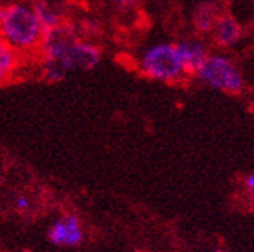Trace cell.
I'll return each instance as SVG.
<instances>
[{"label": "cell", "mask_w": 254, "mask_h": 252, "mask_svg": "<svg viewBox=\"0 0 254 252\" xmlns=\"http://www.w3.org/2000/svg\"><path fill=\"white\" fill-rule=\"evenodd\" d=\"M12 204H14L16 210L22 212V213H27L31 210L33 207V203H31V200L27 197V195H17L14 198V201H12Z\"/></svg>", "instance_id": "obj_12"}, {"label": "cell", "mask_w": 254, "mask_h": 252, "mask_svg": "<svg viewBox=\"0 0 254 252\" xmlns=\"http://www.w3.org/2000/svg\"><path fill=\"white\" fill-rule=\"evenodd\" d=\"M214 252H225V251H222V249H217V251H214Z\"/></svg>", "instance_id": "obj_16"}, {"label": "cell", "mask_w": 254, "mask_h": 252, "mask_svg": "<svg viewBox=\"0 0 254 252\" xmlns=\"http://www.w3.org/2000/svg\"><path fill=\"white\" fill-rule=\"evenodd\" d=\"M44 34L33 2L8 0L0 6V41L16 50L22 57L39 53Z\"/></svg>", "instance_id": "obj_2"}, {"label": "cell", "mask_w": 254, "mask_h": 252, "mask_svg": "<svg viewBox=\"0 0 254 252\" xmlns=\"http://www.w3.org/2000/svg\"><path fill=\"white\" fill-rule=\"evenodd\" d=\"M33 8L44 33L59 28L65 23V8L59 0H33Z\"/></svg>", "instance_id": "obj_8"}, {"label": "cell", "mask_w": 254, "mask_h": 252, "mask_svg": "<svg viewBox=\"0 0 254 252\" xmlns=\"http://www.w3.org/2000/svg\"><path fill=\"white\" fill-rule=\"evenodd\" d=\"M22 60L23 57L16 50L0 41V87L11 82L17 76L22 67Z\"/></svg>", "instance_id": "obj_10"}, {"label": "cell", "mask_w": 254, "mask_h": 252, "mask_svg": "<svg viewBox=\"0 0 254 252\" xmlns=\"http://www.w3.org/2000/svg\"><path fill=\"white\" fill-rule=\"evenodd\" d=\"M175 45L188 76H194L195 70L211 53L208 44L200 37H185V39L175 42Z\"/></svg>", "instance_id": "obj_7"}, {"label": "cell", "mask_w": 254, "mask_h": 252, "mask_svg": "<svg viewBox=\"0 0 254 252\" xmlns=\"http://www.w3.org/2000/svg\"><path fill=\"white\" fill-rule=\"evenodd\" d=\"M27 2H33V0H27Z\"/></svg>", "instance_id": "obj_17"}, {"label": "cell", "mask_w": 254, "mask_h": 252, "mask_svg": "<svg viewBox=\"0 0 254 252\" xmlns=\"http://www.w3.org/2000/svg\"><path fill=\"white\" fill-rule=\"evenodd\" d=\"M211 37L214 45H217L219 48L228 50L234 48L244 37V28L240 22L228 12H222L219 20L215 22L214 28L211 31Z\"/></svg>", "instance_id": "obj_6"}, {"label": "cell", "mask_w": 254, "mask_h": 252, "mask_svg": "<svg viewBox=\"0 0 254 252\" xmlns=\"http://www.w3.org/2000/svg\"><path fill=\"white\" fill-rule=\"evenodd\" d=\"M48 243L61 249H73L84 243L85 231L78 213L64 212L48 226Z\"/></svg>", "instance_id": "obj_5"}, {"label": "cell", "mask_w": 254, "mask_h": 252, "mask_svg": "<svg viewBox=\"0 0 254 252\" xmlns=\"http://www.w3.org/2000/svg\"><path fill=\"white\" fill-rule=\"evenodd\" d=\"M208 2H212V3H217V5H222V3H225L226 0H208Z\"/></svg>", "instance_id": "obj_14"}, {"label": "cell", "mask_w": 254, "mask_h": 252, "mask_svg": "<svg viewBox=\"0 0 254 252\" xmlns=\"http://www.w3.org/2000/svg\"><path fill=\"white\" fill-rule=\"evenodd\" d=\"M135 67L141 76L161 84H179L188 76L177 45L164 41L146 45L136 56Z\"/></svg>", "instance_id": "obj_3"}, {"label": "cell", "mask_w": 254, "mask_h": 252, "mask_svg": "<svg viewBox=\"0 0 254 252\" xmlns=\"http://www.w3.org/2000/svg\"><path fill=\"white\" fill-rule=\"evenodd\" d=\"M222 12L223 11L220 5L208 2V0H200L190 11V23H192L197 34H211L214 25L219 20Z\"/></svg>", "instance_id": "obj_9"}, {"label": "cell", "mask_w": 254, "mask_h": 252, "mask_svg": "<svg viewBox=\"0 0 254 252\" xmlns=\"http://www.w3.org/2000/svg\"><path fill=\"white\" fill-rule=\"evenodd\" d=\"M109 2L118 9H130L141 3L143 0H109Z\"/></svg>", "instance_id": "obj_13"}, {"label": "cell", "mask_w": 254, "mask_h": 252, "mask_svg": "<svg viewBox=\"0 0 254 252\" xmlns=\"http://www.w3.org/2000/svg\"><path fill=\"white\" fill-rule=\"evenodd\" d=\"M37 56L41 78L56 84L73 71L96 68L103 59V51L92 39L81 37L73 25L64 23L44 34Z\"/></svg>", "instance_id": "obj_1"}, {"label": "cell", "mask_w": 254, "mask_h": 252, "mask_svg": "<svg viewBox=\"0 0 254 252\" xmlns=\"http://www.w3.org/2000/svg\"><path fill=\"white\" fill-rule=\"evenodd\" d=\"M8 2V0H0V6H2L3 3H6Z\"/></svg>", "instance_id": "obj_15"}, {"label": "cell", "mask_w": 254, "mask_h": 252, "mask_svg": "<svg viewBox=\"0 0 254 252\" xmlns=\"http://www.w3.org/2000/svg\"><path fill=\"white\" fill-rule=\"evenodd\" d=\"M242 192L245 198L254 203V173H247L242 178Z\"/></svg>", "instance_id": "obj_11"}, {"label": "cell", "mask_w": 254, "mask_h": 252, "mask_svg": "<svg viewBox=\"0 0 254 252\" xmlns=\"http://www.w3.org/2000/svg\"><path fill=\"white\" fill-rule=\"evenodd\" d=\"M194 78L212 90L226 95H240L245 90L242 70L225 53H209L195 70Z\"/></svg>", "instance_id": "obj_4"}]
</instances>
